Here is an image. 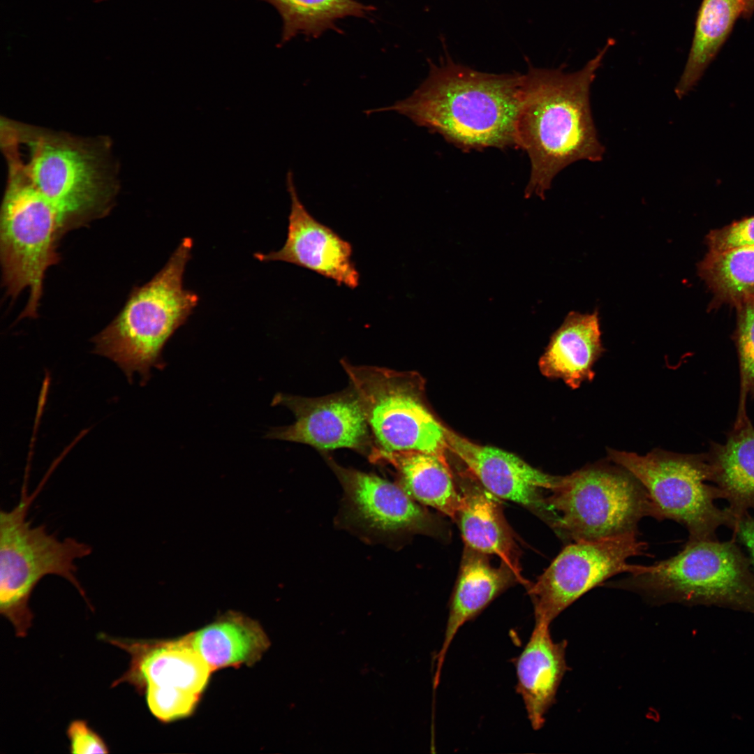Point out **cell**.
Segmentation results:
<instances>
[{
	"label": "cell",
	"mask_w": 754,
	"mask_h": 754,
	"mask_svg": "<svg viewBox=\"0 0 754 754\" xmlns=\"http://www.w3.org/2000/svg\"><path fill=\"white\" fill-rule=\"evenodd\" d=\"M341 364L359 397L376 448L444 453L445 428L427 407L419 375L354 365L346 360Z\"/></svg>",
	"instance_id": "10"
},
{
	"label": "cell",
	"mask_w": 754,
	"mask_h": 754,
	"mask_svg": "<svg viewBox=\"0 0 754 754\" xmlns=\"http://www.w3.org/2000/svg\"><path fill=\"white\" fill-rule=\"evenodd\" d=\"M286 186L290 211L286 242L279 251L256 253L254 257L263 262L294 264L330 279L339 286L355 288L360 274L351 260V244L310 214L298 196L291 170L286 175Z\"/></svg>",
	"instance_id": "14"
},
{
	"label": "cell",
	"mask_w": 754,
	"mask_h": 754,
	"mask_svg": "<svg viewBox=\"0 0 754 754\" xmlns=\"http://www.w3.org/2000/svg\"><path fill=\"white\" fill-rule=\"evenodd\" d=\"M193 244L184 237L165 266L132 290L119 314L92 339L94 353L114 362L129 380L135 373L147 380L152 367H161L165 343L198 304V295L183 287Z\"/></svg>",
	"instance_id": "4"
},
{
	"label": "cell",
	"mask_w": 754,
	"mask_h": 754,
	"mask_svg": "<svg viewBox=\"0 0 754 754\" xmlns=\"http://www.w3.org/2000/svg\"><path fill=\"white\" fill-rule=\"evenodd\" d=\"M446 447L465 464L469 475L494 496L522 505L552 528L557 520L546 503V491L559 476L545 473L504 450L474 443L445 429Z\"/></svg>",
	"instance_id": "13"
},
{
	"label": "cell",
	"mask_w": 754,
	"mask_h": 754,
	"mask_svg": "<svg viewBox=\"0 0 754 754\" xmlns=\"http://www.w3.org/2000/svg\"><path fill=\"white\" fill-rule=\"evenodd\" d=\"M352 508L364 524L385 532L430 531L432 519L398 484L344 468L329 459Z\"/></svg>",
	"instance_id": "16"
},
{
	"label": "cell",
	"mask_w": 754,
	"mask_h": 754,
	"mask_svg": "<svg viewBox=\"0 0 754 754\" xmlns=\"http://www.w3.org/2000/svg\"><path fill=\"white\" fill-rule=\"evenodd\" d=\"M545 501L557 517L553 528L571 542L637 533L640 519L653 517L642 485L608 458L559 476Z\"/></svg>",
	"instance_id": "7"
},
{
	"label": "cell",
	"mask_w": 754,
	"mask_h": 754,
	"mask_svg": "<svg viewBox=\"0 0 754 754\" xmlns=\"http://www.w3.org/2000/svg\"><path fill=\"white\" fill-rule=\"evenodd\" d=\"M740 404L734 429L709 458L711 481L720 490L737 523L754 510V427Z\"/></svg>",
	"instance_id": "22"
},
{
	"label": "cell",
	"mask_w": 754,
	"mask_h": 754,
	"mask_svg": "<svg viewBox=\"0 0 754 754\" xmlns=\"http://www.w3.org/2000/svg\"><path fill=\"white\" fill-rule=\"evenodd\" d=\"M744 12L743 0H703L697 13L688 58L675 88L682 98L697 83L732 27Z\"/></svg>",
	"instance_id": "24"
},
{
	"label": "cell",
	"mask_w": 754,
	"mask_h": 754,
	"mask_svg": "<svg viewBox=\"0 0 754 754\" xmlns=\"http://www.w3.org/2000/svg\"><path fill=\"white\" fill-rule=\"evenodd\" d=\"M144 693L150 711L162 722L191 714L201 695L176 687H149Z\"/></svg>",
	"instance_id": "27"
},
{
	"label": "cell",
	"mask_w": 754,
	"mask_h": 754,
	"mask_svg": "<svg viewBox=\"0 0 754 754\" xmlns=\"http://www.w3.org/2000/svg\"><path fill=\"white\" fill-rule=\"evenodd\" d=\"M646 544L637 533L598 540L572 542L528 586L535 622L548 625L591 589L620 573L637 572L643 566L630 558L642 555Z\"/></svg>",
	"instance_id": "11"
},
{
	"label": "cell",
	"mask_w": 754,
	"mask_h": 754,
	"mask_svg": "<svg viewBox=\"0 0 754 754\" xmlns=\"http://www.w3.org/2000/svg\"><path fill=\"white\" fill-rule=\"evenodd\" d=\"M376 463L391 465L399 485L415 501L457 519L462 497L454 484L444 453L417 450L387 452L375 446L369 454Z\"/></svg>",
	"instance_id": "20"
},
{
	"label": "cell",
	"mask_w": 754,
	"mask_h": 754,
	"mask_svg": "<svg viewBox=\"0 0 754 754\" xmlns=\"http://www.w3.org/2000/svg\"><path fill=\"white\" fill-rule=\"evenodd\" d=\"M38 492L29 494L24 481L18 503L0 512V613L20 637L32 626L31 595L47 575L68 581L91 606L76 577L75 561L91 554L92 548L71 537L61 540L44 524L31 525L28 512Z\"/></svg>",
	"instance_id": "5"
},
{
	"label": "cell",
	"mask_w": 754,
	"mask_h": 754,
	"mask_svg": "<svg viewBox=\"0 0 754 754\" xmlns=\"http://www.w3.org/2000/svg\"><path fill=\"white\" fill-rule=\"evenodd\" d=\"M283 20L281 44L298 34L317 38L329 29L340 31L336 23L348 17H364L374 10L355 0H265Z\"/></svg>",
	"instance_id": "25"
},
{
	"label": "cell",
	"mask_w": 754,
	"mask_h": 754,
	"mask_svg": "<svg viewBox=\"0 0 754 754\" xmlns=\"http://www.w3.org/2000/svg\"><path fill=\"white\" fill-rule=\"evenodd\" d=\"M733 531L737 540L747 550L754 571V515L748 513L740 519Z\"/></svg>",
	"instance_id": "31"
},
{
	"label": "cell",
	"mask_w": 754,
	"mask_h": 754,
	"mask_svg": "<svg viewBox=\"0 0 754 754\" xmlns=\"http://www.w3.org/2000/svg\"><path fill=\"white\" fill-rule=\"evenodd\" d=\"M429 64L428 76L408 97L368 114L397 112L464 150L517 146L523 75L478 71L449 55Z\"/></svg>",
	"instance_id": "3"
},
{
	"label": "cell",
	"mask_w": 754,
	"mask_h": 754,
	"mask_svg": "<svg viewBox=\"0 0 754 754\" xmlns=\"http://www.w3.org/2000/svg\"><path fill=\"white\" fill-rule=\"evenodd\" d=\"M519 582L514 572L501 562L490 564L487 554L465 545L457 584L454 591L444 639L437 656L434 686H437L449 646L460 628L475 618L496 596Z\"/></svg>",
	"instance_id": "18"
},
{
	"label": "cell",
	"mask_w": 754,
	"mask_h": 754,
	"mask_svg": "<svg viewBox=\"0 0 754 754\" xmlns=\"http://www.w3.org/2000/svg\"><path fill=\"white\" fill-rule=\"evenodd\" d=\"M630 575L615 585L657 601L754 610V571L734 541L688 540L674 556Z\"/></svg>",
	"instance_id": "6"
},
{
	"label": "cell",
	"mask_w": 754,
	"mask_h": 754,
	"mask_svg": "<svg viewBox=\"0 0 754 754\" xmlns=\"http://www.w3.org/2000/svg\"><path fill=\"white\" fill-rule=\"evenodd\" d=\"M567 642H554L549 625L535 623L531 637L515 658L516 690L524 702L532 728L540 730L545 715L554 703L561 681L568 669L566 662Z\"/></svg>",
	"instance_id": "17"
},
{
	"label": "cell",
	"mask_w": 754,
	"mask_h": 754,
	"mask_svg": "<svg viewBox=\"0 0 754 754\" xmlns=\"http://www.w3.org/2000/svg\"><path fill=\"white\" fill-rule=\"evenodd\" d=\"M744 3V12L743 16L748 17L754 11V0H743Z\"/></svg>",
	"instance_id": "32"
},
{
	"label": "cell",
	"mask_w": 754,
	"mask_h": 754,
	"mask_svg": "<svg viewBox=\"0 0 754 754\" xmlns=\"http://www.w3.org/2000/svg\"><path fill=\"white\" fill-rule=\"evenodd\" d=\"M193 648L211 670L252 665L267 649L269 642L256 621L229 612L205 627L188 634Z\"/></svg>",
	"instance_id": "23"
},
{
	"label": "cell",
	"mask_w": 754,
	"mask_h": 754,
	"mask_svg": "<svg viewBox=\"0 0 754 754\" xmlns=\"http://www.w3.org/2000/svg\"><path fill=\"white\" fill-rule=\"evenodd\" d=\"M605 351L598 312L571 311L553 334L540 361L542 373L575 390L595 376L593 367Z\"/></svg>",
	"instance_id": "19"
},
{
	"label": "cell",
	"mask_w": 754,
	"mask_h": 754,
	"mask_svg": "<svg viewBox=\"0 0 754 754\" xmlns=\"http://www.w3.org/2000/svg\"><path fill=\"white\" fill-rule=\"evenodd\" d=\"M70 741V752L74 754L108 753L103 739L84 720H74L66 730Z\"/></svg>",
	"instance_id": "30"
},
{
	"label": "cell",
	"mask_w": 754,
	"mask_h": 754,
	"mask_svg": "<svg viewBox=\"0 0 754 754\" xmlns=\"http://www.w3.org/2000/svg\"><path fill=\"white\" fill-rule=\"evenodd\" d=\"M698 269L720 300L737 306L754 300V245L709 251Z\"/></svg>",
	"instance_id": "26"
},
{
	"label": "cell",
	"mask_w": 754,
	"mask_h": 754,
	"mask_svg": "<svg viewBox=\"0 0 754 754\" xmlns=\"http://www.w3.org/2000/svg\"><path fill=\"white\" fill-rule=\"evenodd\" d=\"M8 180L0 216V257L7 295L16 298L27 289V304L20 318L38 313L47 269L59 262L57 246L64 235L53 207L14 165Z\"/></svg>",
	"instance_id": "8"
},
{
	"label": "cell",
	"mask_w": 754,
	"mask_h": 754,
	"mask_svg": "<svg viewBox=\"0 0 754 754\" xmlns=\"http://www.w3.org/2000/svg\"><path fill=\"white\" fill-rule=\"evenodd\" d=\"M272 404L290 409L295 421L272 429L267 434L269 438L304 443L320 450L349 448L368 455L375 446L362 404L351 386L318 397L278 393Z\"/></svg>",
	"instance_id": "12"
},
{
	"label": "cell",
	"mask_w": 754,
	"mask_h": 754,
	"mask_svg": "<svg viewBox=\"0 0 754 754\" xmlns=\"http://www.w3.org/2000/svg\"><path fill=\"white\" fill-rule=\"evenodd\" d=\"M607 458L631 473L649 494L653 517L672 519L683 525L689 540L716 539L722 526L734 529L737 521L727 508L715 501L723 498L711 481V468L705 455L682 454L654 449L644 455L607 448Z\"/></svg>",
	"instance_id": "9"
},
{
	"label": "cell",
	"mask_w": 754,
	"mask_h": 754,
	"mask_svg": "<svg viewBox=\"0 0 754 754\" xmlns=\"http://www.w3.org/2000/svg\"><path fill=\"white\" fill-rule=\"evenodd\" d=\"M98 637L131 657L128 670L112 687L128 683L140 694L149 687H176L201 694L212 672L188 634L174 640H138L103 633Z\"/></svg>",
	"instance_id": "15"
},
{
	"label": "cell",
	"mask_w": 754,
	"mask_h": 754,
	"mask_svg": "<svg viewBox=\"0 0 754 754\" xmlns=\"http://www.w3.org/2000/svg\"><path fill=\"white\" fill-rule=\"evenodd\" d=\"M1 146L53 207L64 234L102 218L119 191L106 138H84L1 117Z\"/></svg>",
	"instance_id": "1"
},
{
	"label": "cell",
	"mask_w": 754,
	"mask_h": 754,
	"mask_svg": "<svg viewBox=\"0 0 754 754\" xmlns=\"http://www.w3.org/2000/svg\"><path fill=\"white\" fill-rule=\"evenodd\" d=\"M737 348L739 358L741 397H754V300L737 306Z\"/></svg>",
	"instance_id": "28"
},
{
	"label": "cell",
	"mask_w": 754,
	"mask_h": 754,
	"mask_svg": "<svg viewBox=\"0 0 754 754\" xmlns=\"http://www.w3.org/2000/svg\"><path fill=\"white\" fill-rule=\"evenodd\" d=\"M612 45L609 40L576 72L531 66L523 75L516 145L531 163L526 198L543 199L556 175L572 163L602 161L605 147L592 117L590 87Z\"/></svg>",
	"instance_id": "2"
},
{
	"label": "cell",
	"mask_w": 754,
	"mask_h": 754,
	"mask_svg": "<svg viewBox=\"0 0 754 754\" xmlns=\"http://www.w3.org/2000/svg\"><path fill=\"white\" fill-rule=\"evenodd\" d=\"M461 505L457 519L465 545L485 554L498 556L516 575L520 583L519 549L494 496L482 487H461Z\"/></svg>",
	"instance_id": "21"
},
{
	"label": "cell",
	"mask_w": 754,
	"mask_h": 754,
	"mask_svg": "<svg viewBox=\"0 0 754 754\" xmlns=\"http://www.w3.org/2000/svg\"><path fill=\"white\" fill-rule=\"evenodd\" d=\"M707 244L710 251L754 245V216L712 230L707 236Z\"/></svg>",
	"instance_id": "29"
}]
</instances>
